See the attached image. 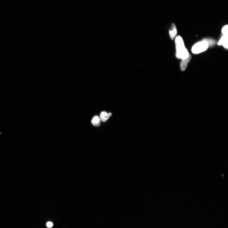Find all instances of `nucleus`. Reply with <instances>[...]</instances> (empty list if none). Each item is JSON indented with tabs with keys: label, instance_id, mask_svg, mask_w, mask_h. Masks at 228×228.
<instances>
[{
	"label": "nucleus",
	"instance_id": "nucleus-1",
	"mask_svg": "<svg viewBox=\"0 0 228 228\" xmlns=\"http://www.w3.org/2000/svg\"><path fill=\"white\" fill-rule=\"evenodd\" d=\"M208 47V44L205 42L202 41L196 44L192 47V52L195 54H198L206 50Z\"/></svg>",
	"mask_w": 228,
	"mask_h": 228
},
{
	"label": "nucleus",
	"instance_id": "nucleus-2",
	"mask_svg": "<svg viewBox=\"0 0 228 228\" xmlns=\"http://www.w3.org/2000/svg\"><path fill=\"white\" fill-rule=\"evenodd\" d=\"M175 42L176 53H181L187 49L185 47L184 41L180 36H178L176 37Z\"/></svg>",
	"mask_w": 228,
	"mask_h": 228
},
{
	"label": "nucleus",
	"instance_id": "nucleus-9",
	"mask_svg": "<svg viewBox=\"0 0 228 228\" xmlns=\"http://www.w3.org/2000/svg\"><path fill=\"white\" fill-rule=\"evenodd\" d=\"M205 42L208 44V47L213 46L215 45L216 43V42L215 40L210 39V38H205L203 41Z\"/></svg>",
	"mask_w": 228,
	"mask_h": 228
},
{
	"label": "nucleus",
	"instance_id": "nucleus-5",
	"mask_svg": "<svg viewBox=\"0 0 228 228\" xmlns=\"http://www.w3.org/2000/svg\"><path fill=\"white\" fill-rule=\"evenodd\" d=\"M111 113H108L106 112L103 111L101 112L99 116V119L103 122L107 121L112 116Z\"/></svg>",
	"mask_w": 228,
	"mask_h": 228
},
{
	"label": "nucleus",
	"instance_id": "nucleus-6",
	"mask_svg": "<svg viewBox=\"0 0 228 228\" xmlns=\"http://www.w3.org/2000/svg\"><path fill=\"white\" fill-rule=\"evenodd\" d=\"M187 50H186L183 52L179 53L176 54V56L178 59H187L189 56Z\"/></svg>",
	"mask_w": 228,
	"mask_h": 228
},
{
	"label": "nucleus",
	"instance_id": "nucleus-10",
	"mask_svg": "<svg viewBox=\"0 0 228 228\" xmlns=\"http://www.w3.org/2000/svg\"><path fill=\"white\" fill-rule=\"evenodd\" d=\"M228 25H226L223 28L222 32L224 36H228Z\"/></svg>",
	"mask_w": 228,
	"mask_h": 228
},
{
	"label": "nucleus",
	"instance_id": "nucleus-11",
	"mask_svg": "<svg viewBox=\"0 0 228 228\" xmlns=\"http://www.w3.org/2000/svg\"><path fill=\"white\" fill-rule=\"evenodd\" d=\"M46 225L47 227L50 228L52 227L53 224L51 222H48L46 224Z\"/></svg>",
	"mask_w": 228,
	"mask_h": 228
},
{
	"label": "nucleus",
	"instance_id": "nucleus-4",
	"mask_svg": "<svg viewBox=\"0 0 228 228\" xmlns=\"http://www.w3.org/2000/svg\"><path fill=\"white\" fill-rule=\"evenodd\" d=\"M170 37L172 40H173L177 34V31L176 29L175 25L172 24L171 28L169 31Z\"/></svg>",
	"mask_w": 228,
	"mask_h": 228
},
{
	"label": "nucleus",
	"instance_id": "nucleus-7",
	"mask_svg": "<svg viewBox=\"0 0 228 228\" xmlns=\"http://www.w3.org/2000/svg\"><path fill=\"white\" fill-rule=\"evenodd\" d=\"M228 36H223L218 43V45H223L226 49H228Z\"/></svg>",
	"mask_w": 228,
	"mask_h": 228
},
{
	"label": "nucleus",
	"instance_id": "nucleus-3",
	"mask_svg": "<svg viewBox=\"0 0 228 228\" xmlns=\"http://www.w3.org/2000/svg\"><path fill=\"white\" fill-rule=\"evenodd\" d=\"M191 59V56L189 54V56L187 59H182L180 63V69L182 71H184L187 68L188 63Z\"/></svg>",
	"mask_w": 228,
	"mask_h": 228
},
{
	"label": "nucleus",
	"instance_id": "nucleus-8",
	"mask_svg": "<svg viewBox=\"0 0 228 228\" xmlns=\"http://www.w3.org/2000/svg\"><path fill=\"white\" fill-rule=\"evenodd\" d=\"M101 120L99 117L96 116L93 118L91 123L93 126L95 127H99L101 125Z\"/></svg>",
	"mask_w": 228,
	"mask_h": 228
}]
</instances>
